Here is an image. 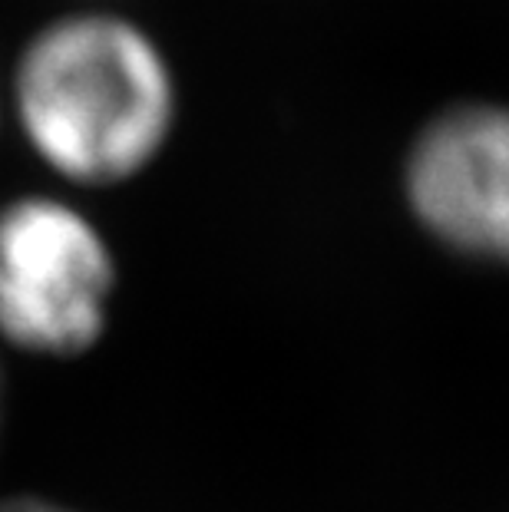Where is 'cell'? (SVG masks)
Masks as SVG:
<instances>
[{"mask_svg":"<svg viewBox=\"0 0 509 512\" xmlns=\"http://www.w3.org/2000/svg\"><path fill=\"white\" fill-rule=\"evenodd\" d=\"M0 512H70L57 503H47V499H7V503H0Z\"/></svg>","mask_w":509,"mask_h":512,"instance_id":"cell-4","label":"cell"},{"mask_svg":"<svg viewBox=\"0 0 509 512\" xmlns=\"http://www.w3.org/2000/svg\"><path fill=\"white\" fill-rule=\"evenodd\" d=\"M14 110L53 172L83 185L133 179L176 123V83L162 50L116 14H70L20 53Z\"/></svg>","mask_w":509,"mask_h":512,"instance_id":"cell-1","label":"cell"},{"mask_svg":"<svg viewBox=\"0 0 509 512\" xmlns=\"http://www.w3.org/2000/svg\"><path fill=\"white\" fill-rule=\"evenodd\" d=\"M116 288L113 252L80 209L24 195L0 209V334L73 357L100 341Z\"/></svg>","mask_w":509,"mask_h":512,"instance_id":"cell-2","label":"cell"},{"mask_svg":"<svg viewBox=\"0 0 509 512\" xmlns=\"http://www.w3.org/2000/svg\"><path fill=\"white\" fill-rule=\"evenodd\" d=\"M404 192L440 245L509 268V106L460 103L433 116L407 152Z\"/></svg>","mask_w":509,"mask_h":512,"instance_id":"cell-3","label":"cell"}]
</instances>
